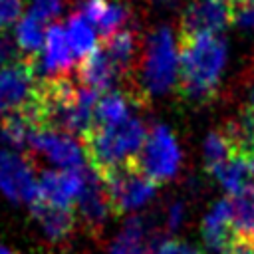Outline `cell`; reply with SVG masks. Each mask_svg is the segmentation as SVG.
<instances>
[{
    "label": "cell",
    "instance_id": "cell-1",
    "mask_svg": "<svg viewBox=\"0 0 254 254\" xmlns=\"http://www.w3.org/2000/svg\"><path fill=\"white\" fill-rule=\"evenodd\" d=\"M177 87L192 103L208 101L220 83L228 46L218 34H181Z\"/></svg>",
    "mask_w": 254,
    "mask_h": 254
},
{
    "label": "cell",
    "instance_id": "cell-2",
    "mask_svg": "<svg viewBox=\"0 0 254 254\" xmlns=\"http://www.w3.org/2000/svg\"><path fill=\"white\" fill-rule=\"evenodd\" d=\"M145 139V123L135 115L113 125H91V129L81 137L89 169L99 177L131 163L143 149Z\"/></svg>",
    "mask_w": 254,
    "mask_h": 254
},
{
    "label": "cell",
    "instance_id": "cell-3",
    "mask_svg": "<svg viewBox=\"0 0 254 254\" xmlns=\"http://www.w3.org/2000/svg\"><path fill=\"white\" fill-rule=\"evenodd\" d=\"M179 79V52L169 28H157L149 40L143 60V87L147 95L169 91Z\"/></svg>",
    "mask_w": 254,
    "mask_h": 254
},
{
    "label": "cell",
    "instance_id": "cell-4",
    "mask_svg": "<svg viewBox=\"0 0 254 254\" xmlns=\"http://www.w3.org/2000/svg\"><path fill=\"white\" fill-rule=\"evenodd\" d=\"M147 179L153 183H163L173 179L181 167V149L177 139L165 125H155L145 139L143 149L131 161Z\"/></svg>",
    "mask_w": 254,
    "mask_h": 254
},
{
    "label": "cell",
    "instance_id": "cell-5",
    "mask_svg": "<svg viewBox=\"0 0 254 254\" xmlns=\"http://www.w3.org/2000/svg\"><path fill=\"white\" fill-rule=\"evenodd\" d=\"M99 179L105 185L111 212L115 214L145 206L157 190V183L147 179L133 163L121 165Z\"/></svg>",
    "mask_w": 254,
    "mask_h": 254
},
{
    "label": "cell",
    "instance_id": "cell-6",
    "mask_svg": "<svg viewBox=\"0 0 254 254\" xmlns=\"http://www.w3.org/2000/svg\"><path fill=\"white\" fill-rule=\"evenodd\" d=\"M36 56L0 67V113H18L34 107L40 91Z\"/></svg>",
    "mask_w": 254,
    "mask_h": 254
},
{
    "label": "cell",
    "instance_id": "cell-7",
    "mask_svg": "<svg viewBox=\"0 0 254 254\" xmlns=\"http://www.w3.org/2000/svg\"><path fill=\"white\" fill-rule=\"evenodd\" d=\"M234 0H194L181 18V34H218L232 24Z\"/></svg>",
    "mask_w": 254,
    "mask_h": 254
},
{
    "label": "cell",
    "instance_id": "cell-8",
    "mask_svg": "<svg viewBox=\"0 0 254 254\" xmlns=\"http://www.w3.org/2000/svg\"><path fill=\"white\" fill-rule=\"evenodd\" d=\"M87 169H62V171H48L38 181V200L60 206L71 208L77 202V196L85 185Z\"/></svg>",
    "mask_w": 254,
    "mask_h": 254
},
{
    "label": "cell",
    "instance_id": "cell-9",
    "mask_svg": "<svg viewBox=\"0 0 254 254\" xmlns=\"http://www.w3.org/2000/svg\"><path fill=\"white\" fill-rule=\"evenodd\" d=\"M0 189L8 198L16 202L32 204L38 200V183L34 179V169L18 153L6 151L0 155Z\"/></svg>",
    "mask_w": 254,
    "mask_h": 254
},
{
    "label": "cell",
    "instance_id": "cell-10",
    "mask_svg": "<svg viewBox=\"0 0 254 254\" xmlns=\"http://www.w3.org/2000/svg\"><path fill=\"white\" fill-rule=\"evenodd\" d=\"M30 145L60 169H79L83 163L81 147L67 133L42 127V129H36V133L30 139Z\"/></svg>",
    "mask_w": 254,
    "mask_h": 254
},
{
    "label": "cell",
    "instance_id": "cell-11",
    "mask_svg": "<svg viewBox=\"0 0 254 254\" xmlns=\"http://www.w3.org/2000/svg\"><path fill=\"white\" fill-rule=\"evenodd\" d=\"M200 232H202L204 246L212 254H228L234 248V244L240 238L232 224L230 198H220L210 206V210L202 220Z\"/></svg>",
    "mask_w": 254,
    "mask_h": 254
},
{
    "label": "cell",
    "instance_id": "cell-12",
    "mask_svg": "<svg viewBox=\"0 0 254 254\" xmlns=\"http://www.w3.org/2000/svg\"><path fill=\"white\" fill-rule=\"evenodd\" d=\"M77 208L81 212L83 222L89 228H101L107 214L111 212V204L107 198V190L99 175L91 169H87L85 185L77 196Z\"/></svg>",
    "mask_w": 254,
    "mask_h": 254
},
{
    "label": "cell",
    "instance_id": "cell-13",
    "mask_svg": "<svg viewBox=\"0 0 254 254\" xmlns=\"http://www.w3.org/2000/svg\"><path fill=\"white\" fill-rule=\"evenodd\" d=\"M73 54L67 44V36L60 24H54L46 30L44 50L36 56V69H42L46 73H65L73 64Z\"/></svg>",
    "mask_w": 254,
    "mask_h": 254
},
{
    "label": "cell",
    "instance_id": "cell-14",
    "mask_svg": "<svg viewBox=\"0 0 254 254\" xmlns=\"http://www.w3.org/2000/svg\"><path fill=\"white\" fill-rule=\"evenodd\" d=\"M119 77H121V71L117 69V65L113 64V60L107 56L103 48H97L93 54L81 60L77 67V79L85 87L95 89L97 93L99 91L107 93Z\"/></svg>",
    "mask_w": 254,
    "mask_h": 254
},
{
    "label": "cell",
    "instance_id": "cell-15",
    "mask_svg": "<svg viewBox=\"0 0 254 254\" xmlns=\"http://www.w3.org/2000/svg\"><path fill=\"white\" fill-rule=\"evenodd\" d=\"M30 206H32V214L38 218V222L42 224V228L50 240H64L73 230L75 216H73L71 208L52 206L42 200H36Z\"/></svg>",
    "mask_w": 254,
    "mask_h": 254
},
{
    "label": "cell",
    "instance_id": "cell-16",
    "mask_svg": "<svg viewBox=\"0 0 254 254\" xmlns=\"http://www.w3.org/2000/svg\"><path fill=\"white\" fill-rule=\"evenodd\" d=\"M230 206H232V224L238 238L250 242L254 238V185L250 183L240 192L232 194Z\"/></svg>",
    "mask_w": 254,
    "mask_h": 254
},
{
    "label": "cell",
    "instance_id": "cell-17",
    "mask_svg": "<svg viewBox=\"0 0 254 254\" xmlns=\"http://www.w3.org/2000/svg\"><path fill=\"white\" fill-rule=\"evenodd\" d=\"M36 129H40V125L36 123V119L30 113H26V111L10 113L2 123L0 139L4 145L12 147V149H22V147L30 145V139L36 133Z\"/></svg>",
    "mask_w": 254,
    "mask_h": 254
},
{
    "label": "cell",
    "instance_id": "cell-18",
    "mask_svg": "<svg viewBox=\"0 0 254 254\" xmlns=\"http://www.w3.org/2000/svg\"><path fill=\"white\" fill-rule=\"evenodd\" d=\"M147 232H149V226L145 218L131 216L125 222L119 236L115 238V242L111 244L109 254H147V246H145Z\"/></svg>",
    "mask_w": 254,
    "mask_h": 254
},
{
    "label": "cell",
    "instance_id": "cell-19",
    "mask_svg": "<svg viewBox=\"0 0 254 254\" xmlns=\"http://www.w3.org/2000/svg\"><path fill=\"white\" fill-rule=\"evenodd\" d=\"M67 44L71 48V54L75 60H85L89 54H93L97 50V40H95V32L91 28V24L81 16V14H73L67 20Z\"/></svg>",
    "mask_w": 254,
    "mask_h": 254
},
{
    "label": "cell",
    "instance_id": "cell-20",
    "mask_svg": "<svg viewBox=\"0 0 254 254\" xmlns=\"http://www.w3.org/2000/svg\"><path fill=\"white\" fill-rule=\"evenodd\" d=\"M214 179L220 183V187L232 196L236 192H240L244 187L250 185L248 177H250V169H248V161L244 155L236 153L232 155L226 163H222L220 167H216L212 171Z\"/></svg>",
    "mask_w": 254,
    "mask_h": 254
},
{
    "label": "cell",
    "instance_id": "cell-21",
    "mask_svg": "<svg viewBox=\"0 0 254 254\" xmlns=\"http://www.w3.org/2000/svg\"><path fill=\"white\" fill-rule=\"evenodd\" d=\"M101 48L113 60V64L117 65V69L121 71V75H127L129 73V67L133 64V58H135V50H137L135 34L131 30H125L123 28L117 34L105 38Z\"/></svg>",
    "mask_w": 254,
    "mask_h": 254
},
{
    "label": "cell",
    "instance_id": "cell-22",
    "mask_svg": "<svg viewBox=\"0 0 254 254\" xmlns=\"http://www.w3.org/2000/svg\"><path fill=\"white\" fill-rule=\"evenodd\" d=\"M44 20L38 12L30 10L26 16L20 18L18 26H16V42L18 48L28 52L30 56H38L40 48L46 40V30H44Z\"/></svg>",
    "mask_w": 254,
    "mask_h": 254
},
{
    "label": "cell",
    "instance_id": "cell-23",
    "mask_svg": "<svg viewBox=\"0 0 254 254\" xmlns=\"http://www.w3.org/2000/svg\"><path fill=\"white\" fill-rule=\"evenodd\" d=\"M129 115L131 113H129V103H127L125 95H121L117 91H107L99 97V101L95 105L93 125H113V123L127 119Z\"/></svg>",
    "mask_w": 254,
    "mask_h": 254
},
{
    "label": "cell",
    "instance_id": "cell-24",
    "mask_svg": "<svg viewBox=\"0 0 254 254\" xmlns=\"http://www.w3.org/2000/svg\"><path fill=\"white\" fill-rule=\"evenodd\" d=\"M204 165L206 169L212 173L216 167H220L222 163H226L232 155H236V147L230 141V137L224 131H212L206 135L204 139Z\"/></svg>",
    "mask_w": 254,
    "mask_h": 254
},
{
    "label": "cell",
    "instance_id": "cell-25",
    "mask_svg": "<svg viewBox=\"0 0 254 254\" xmlns=\"http://www.w3.org/2000/svg\"><path fill=\"white\" fill-rule=\"evenodd\" d=\"M127 18H129L127 6L119 4V2H113V4H107L105 14H103V18L99 20V24L95 28L101 32V36L105 40V38L117 34L119 30H123V24L127 22Z\"/></svg>",
    "mask_w": 254,
    "mask_h": 254
},
{
    "label": "cell",
    "instance_id": "cell-26",
    "mask_svg": "<svg viewBox=\"0 0 254 254\" xmlns=\"http://www.w3.org/2000/svg\"><path fill=\"white\" fill-rule=\"evenodd\" d=\"M232 24L244 32L254 34V0H234Z\"/></svg>",
    "mask_w": 254,
    "mask_h": 254
},
{
    "label": "cell",
    "instance_id": "cell-27",
    "mask_svg": "<svg viewBox=\"0 0 254 254\" xmlns=\"http://www.w3.org/2000/svg\"><path fill=\"white\" fill-rule=\"evenodd\" d=\"M107 10V2L105 0H79V14L93 26L99 24V20L103 18Z\"/></svg>",
    "mask_w": 254,
    "mask_h": 254
},
{
    "label": "cell",
    "instance_id": "cell-28",
    "mask_svg": "<svg viewBox=\"0 0 254 254\" xmlns=\"http://www.w3.org/2000/svg\"><path fill=\"white\" fill-rule=\"evenodd\" d=\"M153 254H202V252L185 240H163L161 244L155 246Z\"/></svg>",
    "mask_w": 254,
    "mask_h": 254
},
{
    "label": "cell",
    "instance_id": "cell-29",
    "mask_svg": "<svg viewBox=\"0 0 254 254\" xmlns=\"http://www.w3.org/2000/svg\"><path fill=\"white\" fill-rule=\"evenodd\" d=\"M22 12V0H0V30L18 20Z\"/></svg>",
    "mask_w": 254,
    "mask_h": 254
},
{
    "label": "cell",
    "instance_id": "cell-30",
    "mask_svg": "<svg viewBox=\"0 0 254 254\" xmlns=\"http://www.w3.org/2000/svg\"><path fill=\"white\" fill-rule=\"evenodd\" d=\"M34 12L42 18H52L62 10V0H34Z\"/></svg>",
    "mask_w": 254,
    "mask_h": 254
},
{
    "label": "cell",
    "instance_id": "cell-31",
    "mask_svg": "<svg viewBox=\"0 0 254 254\" xmlns=\"http://www.w3.org/2000/svg\"><path fill=\"white\" fill-rule=\"evenodd\" d=\"M12 62H16V48L10 38L0 36V67H6Z\"/></svg>",
    "mask_w": 254,
    "mask_h": 254
},
{
    "label": "cell",
    "instance_id": "cell-32",
    "mask_svg": "<svg viewBox=\"0 0 254 254\" xmlns=\"http://www.w3.org/2000/svg\"><path fill=\"white\" fill-rule=\"evenodd\" d=\"M183 218H185V206L181 202H173L167 210V228L177 230L183 224Z\"/></svg>",
    "mask_w": 254,
    "mask_h": 254
},
{
    "label": "cell",
    "instance_id": "cell-33",
    "mask_svg": "<svg viewBox=\"0 0 254 254\" xmlns=\"http://www.w3.org/2000/svg\"><path fill=\"white\" fill-rule=\"evenodd\" d=\"M228 254H254V246H252L248 240H242V238H240Z\"/></svg>",
    "mask_w": 254,
    "mask_h": 254
},
{
    "label": "cell",
    "instance_id": "cell-34",
    "mask_svg": "<svg viewBox=\"0 0 254 254\" xmlns=\"http://www.w3.org/2000/svg\"><path fill=\"white\" fill-rule=\"evenodd\" d=\"M244 157H246V161H248V169H250V175L254 177V143L248 147V151L244 153Z\"/></svg>",
    "mask_w": 254,
    "mask_h": 254
},
{
    "label": "cell",
    "instance_id": "cell-35",
    "mask_svg": "<svg viewBox=\"0 0 254 254\" xmlns=\"http://www.w3.org/2000/svg\"><path fill=\"white\" fill-rule=\"evenodd\" d=\"M246 109H250V111L254 113V85H252V89L248 91V103H246Z\"/></svg>",
    "mask_w": 254,
    "mask_h": 254
},
{
    "label": "cell",
    "instance_id": "cell-36",
    "mask_svg": "<svg viewBox=\"0 0 254 254\" xmlns=\"http://www.w3.org/2000/svg\"><path fill=\"white\" fill-rule=\"evenodd\" d=\"M155 4H159V6H163V8H171V6H175L179 0H153Z\"/></svg>",
    "mask_w": 254,
    "mask_h": 254
},
{
    "label": "cell",
    "instance_id": "cell-37",
    "mask_svg": "<svg viewBox=\"0 0 254 254\" xmlns=\"http://www.w3.org/2000/svg\"><path fill=\"white\" fill-rule=\"evenodd\" d=\"M0 254H14V252H10L8 248H2V246H0Z\"/></svg>",
    "mask_w": 254,
    "mask_h": 254
},
{
    "label": "cell",
    "instance_id": "cell-38",
    "mask_svg": "<svg viewBox=\"0 0 254 254\" xmlns=\"http://www.w3.org/2000/svg\"><path fill=\"white\" fill-rule=\"evenodd\" d=\"M250 242H252V246H254V238H252V240H250Z\"/></svg>",
    "mask_w": 254,
    "mask_h": 254
}]
</instances>
